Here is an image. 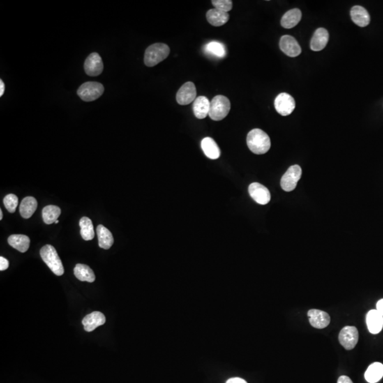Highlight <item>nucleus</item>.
<instances>
[{"mask_svg": "<svg viewBox=\"0 0 383 383\" xmlns=\"http://www.w3.org/2000/svg\"><path fill=\"white\" fill-rule=\"evenodd\" d=\"M246 141L250 151L257 155L267 153L271 146V139L268 134L259 129L250 131L247 136Z\"/></svg>", "mask_w": 383, "mask_h": 383, "instance_id": "f257e3e1", "label": "nucleus"}, {"mask_svg": "<svg viewBox=\"0 0 383 383\" xmlns=\"http://www.w3.org/2000/svg\"><path fill=\"white\" fill-rule=\"evenodd\" d=\"M170 51V48L165 44L157 43L150 46L145 52V65L148 67L158 65L167 58Z\"/></svg>", "mask_w": 383, "mask_h": 383, "instance_id": "f03ea898", "label": "nucleus"}, {"mask_svg": "<svg viewBox=\"0 0 383 383\" xmlns=\"http://www.w3.org/2000/svg\"><path fill=\"white\" fill-rule=\"evenodd\" d=\"M40 255L51 271L58 276L64 273V268L56 248L51 245H46L40 250Z\"/></svg>", "mask_w": 383, "mask_h": 383, "instance_id": "7ed1b4c3", "label": "nucleus"}, {"mask_svg": "<svg viewBox=\"0 0 383 383\" xmlns=\"http://www.w3.org/2000/svg\"><path fill=\"white\" fill-rule=\"evenodd\" d=\"M231 109V102L224 95H217L210 102L209 117L214 121H221L228 115Z\"/></svg>", "mask_w": 383, "mask_h": 383, "instance_id": "20e7f679", "label": "nucleus"}, {"mask_svg": "<svg viewBox=\"0 0 383 383\" xmlns=\"http://www.w3.org/2000/svg\"><path fill=\"white\" fill-rule=\"evenodd\" d=\"M105 91V88L100 82H84L79 88L77 95L83 101L92 102L98 100Z\"/></svg>", "mask_w": 383, "mask_h": 383, "instance_id": "39448f33", "label": "nucleus"}, {"mask_svg": "<svg viewBox=\"0 0 383 383\" xmlns=\"http://www.w3.org/2000/svg\"><path fill=\"white\" fill-rule=\"evenodd\" d=\"M301 176L302 169L300 165H294L289 167L287 172L282 176L281 181H280L282 190L285 192H291L294 190Z\"/></svg>", "mask_w": 383, "mask_h": 383, "instance_id": "423d86ee", "label": "nucleus"}, {"mask_svg": "<svg viewBox=\"0 0 383 383\" xmlns=\"http://www.w3.org/2000/svg\"><path fill=\"white\" fill-rule=\"evenodd\" d=\"M358 331L355 326H347L343 328L338 335V341L341 345L346 350L351 351L356 347L358 342Z\"/></svg>", "mask_w": 383, "mask_h": 383, "instance_id": "0eeeda50", "label": "nucleus"}, {"mask_svg": "<svg viewBox=\"0 0 383 383\" xmlns=\"http://www.w3.org/2000/svg\"><path fill=\"white\" fill-rule=\"evenodd\" d=\"M275 108L282 116H288L295 108L294 99L287 93H282L275 100Z\"/></svg>", "mask_w": 383, "mask_h": 383, "instance_id": "6e6552de", "label": "nucleus"}, {"mask_svg": "<svg viewBox=\"0 0 383 383\" xmlns=\"http://www.w3.org/2000/svg\"><path fill=\"white\" fill-rule=\"evenodd\" d=\"M197 98V90L192 82H185L178 91L176 100L180 105H188Z\"/></svg>", "mask_w": 383, "mask_h": 383, "instance_id": "1a4fd4ad", "label": "nucleus"}, {"mask_svg": "<svg viewBox=\"0 0 383 383\" xmlns=\"http://www.w3.org/2000/svg\"><path fill=\"white\" fill-rule=\"evenodd\" d=\"M248 192L252 199L258 204H267L271 201V196L269 190L264 185L259 183H253L249 185Z\"/></svg>", "mask_w": 383, "mask_h": 383, "instance_id": "9d476101", "label": "nucleus"}, {"mask_svg": "<svg viewBox=\"0 0 383 383\" xmlns=\"http://www.w3.org/2000/svg\"><path fill=\"white\" fill-rule=\"evenodd\" d=\"M84 71L91 77L100 75L103 71L104 65L102 58L97 53H93L86 60L84 64Z\"/></svg>", "mask_w": 383, "mask_h": 383, "instance_id": "9b49d317", "label": "nucleus"}, {"mask_svg": "<svg viewBox=\"0 0 383 383\" xmlns=\"http://www.w3.org/2000/svg\"><path fill=\"white\" fill-rule=\"evenodd\" d=\"M280 48L282 52L289 57H296L302 52L301 47L295 38L289 35L281 37L280 40Z\"/></svg>", "mask_w": 383, "mask_h": 383, "instance_id": "f8f14e48", "label": "nucleus"}, {"mask_svg": "<svg viewBox=\"0 0 383 383\" xmlns=\"http://www.w3.org/2000/svg\"><path fill=\"white\" fill-rule=\"evenodd\" d=\"M310 324L316 329H322L327 327L331 322L329 314L319 310H310L308 313Z\"/></svg>", "mask_w": 383, "mask_h": 383, "instance_id": "ddd939ff", "label": "nucleus"}, {"mask_svg": "<svg viewBox=\"0 0 383 383\" xmlns=\"http://www.w3.org/2000/svg\"><path fill=\"white\" fill-rule=\"evenodd\" d=\"M106 322V317L100 312H93L84 317L82 319L84 329L88 332L94 331L100 326L103 325Z\"/></svg>", "mask_w": 383, "mask_h": 383, "instance_id": "4468645a", "label": "nucleus"}, {"mask_svg": "<svg viewBox=\"0 0 383 383\" xmlns=\"http://www.w3.org/2000/svg\"><path fill=\"white\" fill-rule=\"evenodd\" d=\"M366 323L369 331L372 334H377L382 331L383 317L377 310H372L366 316Z\"/></svg>", "mask_w": 383, "mask_h": 383, "instance_id": "2eb2a0df", "label": "nucleus"}, {"mask_svg": "<svg viewBox=\"0 0 383 383\" xmlns=\"http://www.w3.org/2000/svg\"><path fill=\"white\" fill-rule=\"evenodd\" d=\"M329 35L327 30L324 28H319L314 33L311 40L310 47L314 51H320L323 50L329 41Z\"/></svg>", "mask_w": 383, "mask_h": 383, "instance_id": "dca6fc26", "label": "nucleus"}, {"mask_svg": "<svg viewBox=\"0 0 383 383\" xmlns=\"http://www.w3.org/2000/svg\"><path fill=\"white\" fill-rule=\"evenodd\" d=\"M351 17L353 22L361 27H365L370 24V15L363 7L355 6L351 9Z\"/></svg>", "mask_w": 383, "mask_h": 383, "instance_id": "f3484780", "label": "nucleus"}, {"mask_svg": "<svg viewBox=\"0 0 383 383\" xmlns=\"http://www.w3.org/2000/svg\"><path fill=\"white\" fill-rule=\"evenodd\" d=\"M194 114L197 119H202L209 115L210 102L206 97L199 96L193 102Z\"/></svg>", "mask_w": 383, "mask_h": 383, "instance_id": "a211bd4d", "label": "nucleus"}, {"mask_svg": "<svg viewBox=\"0 0 383 383\" xmlns=\"http://www.w3.org/2000/svg\"><path fill=\"white\" fill-rule=\"evenodd\" d=\"M201 147L205 156L210 159L216 160L220 158L221 155L220 148L211 138L206 137L202 139Z\"/></svg>", "mask_w": 383, "mask_h": 383, "instance_id": "6ab92c4d", "label": "nucleus"}, {"mask_svg": "<svg viewBox=\"0 0 383 383\" xmlns=\"http://www.w3.org/2000/svg\"><path fill=\"white\" fill-rule=\"evenodd\" d=\"M97 234L98 236L99 246L103 249H109L114 243V238L110 231L100 224L97 227Z\"/></svg>", "mask_w": 383, "mask_h": 383, "instance_id": "aec40b11", "label": "nucleus"}, {"mask_svg": "<svg viewBox=\"0 0 383 383\" xmlns=\"http://www.w3.org/2000/svg\"><path fill=\"white\" fill-rule=\"evenodd\" d=\"M206 19L210 24L214 26H223L229 19L227 12L220 11L217 9H211L206 12Z\"/></svg>", "mask_w": 383, "mask_h": 383, "instance_id": "412c9836", "label": "nucleus"}, {"mask_svg": "<svg viewBox=\"0 0 383 383\" xmlns=\"http://www.w3.org/2000/svg\"><path fill=\"white\" fill-rule=\"evenodd\" d=\"M302 19V12L299 9H292L286 12L281 19V25L285 29H292L297 25Z\"/></svg>", "mask_w": 383, "mask_h": 383, "instance_id": "4be33fe9", "label": "nucleus"}, {"mask_svg": "<svg viewBox=\"0 0 383 383\" xmlns=\"http://www.w3.org/2000/svg\"><path fill=\"white\" fill-rule=\"evenodd\" d=\"M8 243L14 248L21 253H25L29 249L30 239L27 236L22 234H14L8 238Z\"/></svg>", "mask_w": 383, "mask_h": 383, "instance_id": "5701e85b", "label": "nucleus"}, {"mask_svg": "<svg viewBox=\"0 0 383 383\" xmlns=\"http://www.w3.org/2000/svg\"><path fill=\"white\" fill-rule=\"evenodd\" d=\"M383 377V365L375 362L372 363L367 369L365 373V378L367 382L376 383L380 380Z\"/></svg>", "mask_w": 383, "mask_h": 383, "instance_id": "b1692460", "label": "nucleus"}, {"mask_svg": "<svg viewBox=\"0 0 383 383\" xmlns=\"http://www.w3.org/2000/svg\"><path fill=\"white\" fill-rule=\"evenodd\" d=\"M74 274L80 281L93 282L95 280L94 272L87 265H76L74 268Z\"/></svg>", "mask_w": 383, "mask_h": 383, "instance_id": "393cba45", "label": "nucleus"}, {"mask_svg": "<svg viewBox=\"0 0 383 383\" xmlns=\"http://www.w3.org/2000/svg\"><path fill=\"white\" fill-rule=\"evenodd\" d=\"M38 203L33 197H26L23 199L20 204L19 211L23 218L29 219L32 216L37 209Z\"/></svg>", "mask_w": 383, "mask_h": 383, "instance_id": "a878e982", "label": "nucleus"}, {"mask_svg": "<svg viewBox=\"0 0 383 383\" xmlns=\"http://www.w3.org/2000/svg\"><path fill=\"white\" fill-rule=\"evenodd\" d=\"M204 51L208 55H211V56L220 58L225 57L226 54H227L225 46L223 44L217 41H211L206 44L204 46Z\"/></svg>", "mask_w": 383, "mask_h": 383, "instance_id": "bb28decb", "label": "nucleus"}, {"mask_svg": "<svg viewBox=\"0 0 383 383\" xmlns=\"http://www.w3.org/2000/svg\"><path fill=\"white\" fill-rule=\"evenodd\" d=\"M80 227L81 228L80 234L82 239L86 241H91L94 239L95 232L93 222L91 219L84 217L80 220Z\"/></svg>", "mask_w": 383, "mask_h": 383, "instance_id": "cd10ccee", "label": "nucleus"}, {"mask_svg": "<svg viewBox=\"0 0 383 383\" xmlns=\"http://www.w3.org/2000/svg\"><path fill=\"white\" fill-rule=\"evenodd\" d=\"M61 210L56 205H48L42 211L44 222L47 224H51L58 220L61 215Z\"/></svg>", "mask_w": 383, "mask_h": 383, "instance_id": "c85d7f7f", "label": "nucleus"}, {"mask_svg": "<svg viewBox=\"0 0 383 383\" xmlns=\"http://www.w3.org/2000/svg\"><path fill=\"white\" fill-rule=\"evenodd\" d=\"M4 204L6 209L8 210L9 212L15 213L17 206H18V197L14 194H10L5 197Z\"/></svg>", "mask_w": 383, "mask_h": 383, "instance_id": "c756f323", "label": "nucleus"}, {"mask_svg": "<svg viewBox=\"0 0 383 383\" xmlns=\"http://www.w3.org/2000/svg\"><path fill=\"white\" fill-rule=\"evenodd\" d=\"M211 3L215 9L220 11L228 13V12L232 10L233 4L231 0H213Z\"/></svg>", "mask_w": 383, "mask_h": 383, "instance_id": "7c9ffc66", "label": "nucleus"}, {"mask_svg": "<svg viewBox=\"0 0 383 383\" xmlns=\"http://www.w3.org/2000/svg\"><path fill=\"white\" fill-rule=\"evenodd\" d=\"M9 265H10V264H9L8 259H6L3 257H0V271H3L8 269L9 268Z\"/></svg>", "mask_w": 383, "mask_h": 383, "instance_id": "2f4dec72", "label": "nucleus"}, {"mask_svg": "<svg viewBox=\"0 0 383 383\" xmlns=\"http://www.w3.org/2000/svg\"><path fill=\"white\" fill-rule=\"evenodd\" d=\"M226 383H248L245 379L240 378V377H232L228 379Z\"/></svg>", "mask_w": 383, "mask_h": 383, "instance_id": "473e14b6", "label": "nucleus"}, {"mask_svg": "<svg viewBox=\"0 0 383 383\" xmlns=\"http://www.w3.org/2000/svg\"><path fill=\"white\" fill-rule=\"evenodd\" d=\"M337 383H354L352 382V380H351L350 377H348V376L346 375H342L339 377V378L338 379V381H337Z\"/></svg>", "mask_w": 383, "mask_h": 383, "instance_id": "72a5a7b5", "label": "nucleus"}, {"mask_svg": "<svg viewBox=\"0 0 383 383\" xmlns=\"http://www.w3.org/2000/svg\"><path fill=\"white\" fill-rule=\"evenodd\" d=\"M377 310L383 317V299L379 300L377 303Z\"/></svg>", "mask_w": 383, "mask_h": 383, "instance_id": "f704fd0d", "label": "nucleus"}, {"mask_svg": "<svg viewBox=\"0 0 383 383\" xmlns=\"http://www.w3.org/2000/svg\"><path fill=\"white\" fill-rule=\"evenodd\" d=\"M5 90V86L4 82L3 80H0V96H3L4 95Z\"/></svg>", "mask_w": 383, "mask_h": 383, "instance_id": "c9c22d12", "label": "nucleus"}, {"mask_svg": "<svg viewBox=\"0 0 383 383\" xmlns=\"http://www.w3.org/2000/svg\"><path fill=\"white\" fill-rule=\"evenodd\" d=\"M3 211H2V209L0 210V220H3Z\"/></svg>", "mask_w": 383, "mask_h": 383, "instance_id": "e433bc0d", "label": "nucleus"}, {"mask_svg": "<svg viewBox=\"0 0 383 383\" xmlns=\"http://www.w3.org/2000/svg\"><path fill=\"white\" fill-rule=\"evenodd\" d=\"M58 222H59V221L57 220V221H56V222H55V223H56V224H58Z\"/></svg>", "mask_w": 383, "mask_h": 383, "instance_id": "4c0bfd02", "label": "nucleus"}]
</instances>
